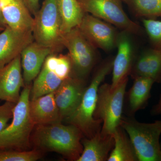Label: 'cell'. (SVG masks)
<instances>
[{
    "label": "cell",
    "instance_id": "1",
    "mask_svg": "<svg viewBox=\"0 0 161 161\" xmlns=\"http://www.w3.org/2000/svg\"><path fill=\"white\" fill-rule=\"evenodd\" d=\"M83 133L71 124L61 121L35 126L31 136L32 143L41 151L58 153L67 159L77 161L83 150Z\"/></svg>",
    "mask_w": 161,
    "mask_h": 161
},
{
    "label": "cell",
    "instance_id": "2",
    "mask_svg": "<svg viewBox=\"0 0 161 161\" xmlns=\"http://www.w3.org/2000/svg\"><path fill=\"white\" fill-rule=\"evenodd\" d=\"M114 58L106 59L100 64L94 74L89 85L86 87L77 109L65 120L81 131L83 135L90 138L100 132L102 121L94 117L98 90L107 75L112 71Z\"/></svg>",
    "mask_w": 161,
    "mask_h": 161
},
{
    "label": "cell",
    "instance_id": "3",
    "mask_svg": "<svg viewBox=\"0 0 161 161\" xmlns=\"http://www.w3.org/2000/svg\"><path fill=\"white\" fill-rule=\"evenodd\" d=\"M31 84L26 85L13 110L11 123L0 132V150H28L35 127L29 112Z\"/></svg>",
    "mask_w": 161,
    "mask_h": 161
},
{
    "label": "cell",
    "instance_id": "4",
    "mask_svg": "<svg viewBox=\"0 0 161 161\" xmlns=\"http://www.w3.org/2000/svg\"><path fill=\"white\" fill-rule=\"evenodd\" d=\"M120 126L129 136L138 161H161V119L146 123L122 116Z\"/></svg>",
    "mask_w": 161,
    "mask_h": 161
},
{
    "label": "cell",
    "instance_id": "5",
    "mask_svg": "<svg viewBox=\"0 0 161 161\" xmlns=\"http://www.w3.org/2000/svg\"><path fill=\"white\" fill-rule=\"evenodd\" d=\"M128 81L127 77L115 87L108 83L99 86L94 117L102 121V135H113L120 126Z\"/></svg>",
    "mask_w": 161,
    "mask_h": 161
},
{
    "label": "cell",
    "instance_id": "6",
    "mask_svg": "<svg viewBox=\"0 0 161 161\" xmlns=\"http://www.w3.org/2000/svg\"><path fill=\"white\" fill-rule=\"evenodd\" d=\"M33 17L34 41L51 48L56 53L61 51L64 47L58 0H44Z\"/></svg>",
    "mask_w": 161,
    "mask_h": 161
},
{
    "label": "cell",
    "instance_id": "7",
    "mask_svg": "<svg viewBox=\"0 0 161 161\" xmlns=\"http://www.w3.org/2000/svg\"><path fill=\"white\" fill-rule=\"evenodd\" d=\"M53 53L47 58L31 86L30 99L54 92L62 82L73 75L68 54Z\"/></svg>",
    "mask_w": 161,
    "mask_h": 161
},
{
    "label": "cell",
    "instance_id": "8",
    "mask_svg": "<svg viewBox=\"0 0 161 161\" xmlns=\"http://www.w3.org/2000/svg\"><path fill=\"white\" fill-rule=\"evenodd\" d=\"M62 45L68 51L73 65V76L84 80L95 66L96 48L81 33L78 27L62 34Z\"/></svg>",
    "mask_w": 161,
    "mask_h": 161
},
{
    "label": "cell",
    "instance_id": "9",
    "mask_svg": "<svg viewBox=\"0 0 161 161\" xmlns=\"http://www.w3.org/2000/svg\"><path fill=\"white\" fill-rule=\"evenodd\" d=\"M86 13L134 35H140L142 28L130 19L124 11L123 0H78Z\"/></svg>",
    "mask_w": 161,
    "mask_h": 161
},
{
    "label": "cell",
    "instance_id": "10",
    "mask_svg": "<svg viewBox=\"0 0 161 161\" xmlns=\"http://www.w3.org/2000/svg\"><path fill=\"white\" fill-rule=\"evenodd\" d=\"M78 27L95 48L109 52L116 47L119 32L110 23L86 13Z\"/></svg>",
    "mask_w": 161,
    "mask_h": 161
},
{
    "label": "cell",
    "instance_id": "11",
    "mask_svg": "<svg viewBox=\"0 0 161 161\" xmlns=\"http://www.w3.org/2000/svg\"><path fill=\"white\" fill-rule=\"evenodd\" d=\"M86 88L84 80L72 76L63 81L55 91V102L61 120L66 119L77 109Z\"/></svg>",
    "mask_w": 161,
    "mask_h": 161
},
{
    "label": "cell",
    "instance_id": "12",
    "mask_svg": "<svg viewBox=\"0 0 161 161\" xmlns=\"http://www.w3.org/2000/svg\"><path fill=\"white\" fill-rule=\"evenodd\" d=\"M34 41L32 31H23L7 26L0 33V68L20 56Z\"/></svg>",
    "mask_w": 161,
    "mask_h": 161
},
{
    "label": "cell",
    "instance_id": "13",
    "mask_svg": "<svg viewBox=\"0 0 161 161\" xmlns=\"http://www.w3.org/2000/svg\"><path fill=\"white\" fill-rule=\"evenodd\" d=\"M20 56L0 68V100L16 104L25 86Z\"/></svg>",
    "mask_w": 161,
    "mask_h": 161
},
{
    "label": "cell",
    "instance_id": "14",
    "mask_svg": "<svg viewBox=\"0 0 161 161\" xmlns=\"http://www.w3.org/2000/svg\"><path fill=\"white\" fill-rule=\"evenodd\" d=\"M131 34L121 31L119 32L116 43L117 54L113 60L112 87H115L130 75L135 60L134 47Z\"/></svg>",
    "mask_w": 161,
    "mask_h": 161
},
{
    "label": "cell",
    "instance_id": "15",
    "mask_svg": "<svg viewBox=\"0 0 161 161\" xmlns=\"http://www.w3.org/2000/svg\"><path fill=\"white\" fill-rule=\"evenodd\" d=\"M53 53H56L51 48L35 41L23 50L20 57L25 85L31 84L40 73L47 58Z\"/></svg>",
    "mask_w": 161,
    "mask_h": 161
},
{
    "label": "cell",
    "instance_id": "16",
    "mask_svg": "<svg viewBox=\"0 0 161 161\" xmlns=\"http://www.w3.org/2000/svg\"><path fill=\"white\" fill-rule=\"evenodd\" d=\"M0 8L7 26L32 31L34 17L23 0H0Z\"/></svg>",
    "mask_w": 161,
    "mask_h": 161
},
{
    "label": "cell",
    "instance_id": "17",
    "mask_svg": "<svg viewBox=\"0 0 161 161\" xmlns=\"http://www.w3.org/2000/svg\"><path fill=\"white\" fill-rule=\"evenodd\" d=\"M29 112L35 125L61 122L60 112L55 100L54 92L30 101Z\"/></svg>",
    "mask_w": 161,
    "mask_h": 161
},
{
    "label": "cell",
    "instance_id": "18",
    "mask_svg": "<svg viewBox=\"0 0 161 161\" xmlns=\"http://www.w3.org/2000/svg\"><path fill=\"white\" fill-rule=\"evenodd\" d=\"M130 75L133 78L145 77L161 82V50L153 48L143 52L134 60Z\"/></svg>",
    "mask_w": 161,
    "mask_h": 161
},
{
    "label": "cell",
    "instance_id": "19",
    "mask_svg": "<svg viewBox=\"0 0 161 161\" xmlns=\"http://www.w3.org/2000/svg\"><path fill=\"white\" fill-rule=\"evenodd\" d=\"M83 150L77 161H108L114 145L113 135L97 132L90 138L81 140Z\"/></svg>",
    "mask_w": 161,
    "mask_h": 161
},
{
    "label": "cell",
    "instance_id": "20",
    "mask_svg": "<svg viewBox=\"0 0 161 161\" xmlns=\"http://www.w3.org/2000/svg\"><path fill=\"white\" fill-rule=\"evenodd\" d=\"M133 85L126 95L127 112L129 116L139 110L145 108L150 97V93L154 81L150 78L136 77L133 78Z\"/></svg>",
    "mask_w": 161,
    "mask_h": 161
},
{
    "label": "cell",
    "instance_id": "21",
    "mask_svg": "<svg viewBox=\"0 0 161 161\" xmlns=\"http://www.w3.org/2000/svg\"><path fill=\"white\" fill-rule=\"evenodd\" d=\"M62 34L78 27L81 23L84 12L78 0H58Z\"/></svg>",
    "mask_w": 161,
    "mask_h": 161
},
{
    "label": "cell",
    "instance_id": "22",
    "mask_svg": "<svg viewBox=\"0 0 161 161\" xmlns=\"http://www.w3.org/2000/svg\"><path fill=\"white\" fill-rule=\"evenodd\" d=\"M114 145L108 161H138L137 154L129 136L119 126L113 133Z\"/></svg>",
    "mask_w": 161,
    "mask_h": 161
},
{
    "label": "cell",
    "instance_id": "23",
    "mask_svg": "<svg viewBox=\"0 0 161 161\" xmlns=\"http://www.w3.org/2000/svg\"><path fill=\"white\" fill-rule=\"evenodd\" d=\"M136 16L146 19L161 18V0H123Z\"/></svg>",
    "mask_w": 161,
    "mask_h": 161
},
{
    "label": "cell",
    "instance_id": "24",
    "mask_svg": "<svg viewBox=\"0 0 161 161\" xmlns=\"http://www.w3.org/2000/svg\"><path fill=\"white\" fill-rule=\"evenodd\" d=\"M42 151L33 150H0V161H36L41 158Z\"/></svg>",
    "mask_w": 161,
    "mask_h": 161
},
{
    "label": "cell",
    "instance_id": "25",
    "mask_svg": "<svg viewBox=\"0 0 161 161\" xmlns=\"http://www.w3.org/2000/svg\"><path fill=\"white\" fill-rule=\"evenodd\" d=\"M142 23L153 48L161 50V21L144 19Z\"/></svg>",
    "mask_w": 161,
    "mask_h": 161
},
{
    "label": "cell",
    "instance_id": "26",
    "mask_svg": "<svg viewBox=\"0 0 161 161\" xmlns=\"http://www.w3.org/2000/svg\"><path fill=\"white\" fill-rule=\"evenodd\" d=\"M16 104L5 102L0 105V132L9 125V121L13 117V110Z\"/></svg>",
    "mask_w": 161,
    "mask_h": 161
},
{
    "label": "cell",
    "instance_id": "27",
    "mask_svg": "<svg viewBox=\"0 0 161 161\" xmlns=\"http://www.w3.org/2000/svg\"><path fill=\"white\" fill-rule=\"evenodd\" d=\"M33 15L40 9V0H23Z\"/></svg>",
    "mask_w": 161,
    "mask_h": 161
},
{
    "label": "cell",
    "instance_id": "28",
    "mask_svg": "<svg viewBox=\"0 0 161 161\" xmlns=\"http://www.w3.org/2000/svg\"><path fill=\"white\" fill-rule=\"evenodd\" d=\"M151 113L154 115H161V95L160 97L158 103L153 106Z\"/></svg>",
    "mask_w": 161,
    "mask_h": 161
},
{
    "label": "cell",
    "instance_id": "29",
    "mask_svg": "<svg viewBox=\"0 0 161 161\" xmlns=\"http://www.w3.org/2000/svg\"><path fill=\"white\" fill-rule=\"evenodd\" d=\"M7 26V24H6V21L3 18L1 8H0V32L4 30Z\"/></svg>",
    "mask_w": 161,
    "mask_h": 161
}]
</instances>
